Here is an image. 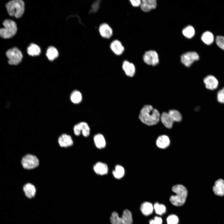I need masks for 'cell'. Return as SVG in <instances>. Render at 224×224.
Returning a JSON list of instances; mask_svg holds the SVG:
<instances>
[{
  "label": "cell",
  "mask_w": 224,
  "mask_h": 224,
  "mask_svg": "<svg viewBox=\"0 0 224 224\" xmlns=\"http://www.w3.org/2000/svg\"><path fill=\"white\" fill-rule=\"evenodd\" d=\"M153 208L157 214L162 215L166 212V208L163 204H160L158 203H155Z\"/></svg>",
  "instance_id": "4dcf8cb0"
},
{
  "label": "cell",
  "mask_w": 224,
  "mask_h": 224,
  "mask_svg": "<svg viewBox=\"0 0 224 224\" xmlns=\"http://www.w3.org/2000/svg\"><path fill=\"white\" fill-rule=\"evenodd\" d=\"M130 2L132 5L134 7H137L140 6L141 1L140 0H131Z\"/></svg>",
  "instance_id": "8d00e7d4"
},
{
  "label": "cell",
  "mask_w": 224,
  "mask_h": 224,
  "mask_svg": "<svg viewBox=\"0 0 224 224\" xmlns=\"http://www.w3.org/2000/svg\"><path fill=\"white\" fill-rule=\"evenodd\" d=\"M166 220L167 224H178L179 222L178 217L174 214L168 216Z\"/></svg>",
  "instance_id": "d6a6232c"
},
{
  "label": "cell",
  "mask_w": 224,
  "mask_h": 224,
  "mask_svg": "<svg viewBox=\"0 0 224 224\" xmlns=\"http://www.w3.org/2000/svg\"><path fill=\"white\" fill-rule=\"evenodd\" d=\"M46 55L49 60L53 61L58 57V52L54 47L50 46L47 49Z\"/></svg>",
  "instance_id": "484cf974"
},
{
  "label": "cell",
  "mask_w": 224,
  "mask_h": 224,
  "mask_svg": "<svg viewBox=\"0 0 224 224\" xmlns=\"http://www.w3.org/2000/svg\"><path fill=\"white\" fill-rule=\"evenodd\" d=\"M99 30L101 36L105 38L109 39L113 35L112 29L106 23H102L100 25Z\"/></svg>",
  "instance_id": "7c38bea8"
},
{
  "label": "cell",
  "mask_w": 224,
  "mask_h": 224,
  "mask_svg": "<svg viewBox=\"0 0 224 224\" xmlns=\"http://www.w3.org/2000/svg\"><path fill=\"white\" fill-rule=\"evenodd\" d=\"M110 48L112 51L118 55L122 54L124 49L121 42L118 40H115L111 43Z\"/></svg>",
  "instance_id": "2e32d148"
},
{
  "label": "cell",
  "mask_w": 224,
  "mask_h": 224,
  "mask_svg": "<svg viewBox=\"0 0 224 224\" xmlns=\"http://www.w3.org/2000/svg\"><path fill=\"white\" fill-rule=\"evenodd\" d=\"M58 142L61 147H70L73 143L71 137L65 133L62 134L59 137Z\"/></svg>",
  "instance_id": "4fadbf2b"
},
{
  "label": "cell",
  "mask_w": 224,
  "mask_h": 224,
  "mask_svg": "<svg viewBox=\"0 0 224 224\" xmlns=\"http://www.w3.org/2000/svg\"><path fill=\"white\" fill-rule=\"evenodd\" d=\"M21 164L24 169L27 170L32 169L38 166L39 164V161L35 156L28 154L22 157Z\"/></svg>",
  "instance_id": "8992f818"
},
{
  "label": "cell",
  "mask_w": 224,
  "mask_h": 224,
  "mask_svg": "<svg viewBox=\"0 0 224 224\" xmlns=\"http://www.w3.org/2000/svg\"><path fill=\"white\" fill-rule=\"evenodd\" d=\"M6 7L9 15L17 18L21 17L24 12V3L21 0L11 1L6 4Z\"/></svg>",
  "instance_id": "3957f363"
},
{
  "label": "cell",
  "mask_w": 224,
  "mask_h": 224,
  "mask_svg": "<svg viewBox=\"0 0 224 224\" xmlns=\"http://www.w3.org/2000/svg\"><path fill=\"white\" fill-rule=\"evenodd\" d=\"M4 28L0 29V36L4 39L13 37L16 34L17 27L16 23L11 20H6L3 23Z\"/></svg>",
  "instance_id": "277c9868"
},
{
  "label": "cell",
  "mask_w": 224,
  "mask_h": 224,
  "mask_svg": "<svg viewBox=\"0 0 224 224\" xmlns=\"http://www.w3.org/2000/svg\"><path fill=\"white\" fill-rule=\"evenodd\" d=\"M182 33L185 37L191 38L194 36L195 32L194 29L192 26H188L183 29Z\"/></svg>",
  "instance_id": "f546056e"
},
{
  "label": "cell",
  "mask_w": 224,
  "mask_h": 224,
  "mask_svg": "<svg viewBox=\"0 0 224 224\" xmlns=\"http://www.w3.org/2000/svg\"><path fill=\"white\" fill-rule=\"evenodd\" d=\"M203 82L205 87L207 89L211 91L216 89L219 84L218 79L212 75H209L206 76L203 79Z\"/></svg>",
  "instance_id": "8fae6325"
},
{
  "label": "cell",
  "mask_w": 224,
  "mask_h": 224,
  "mask_svg": "<svg viewBox=\"0 0 224 224\" xmlns=\"http://www.w3.org/2000/svg\"><path fill=\"white\" fill-rule=\"evenodd\" d=\"M153 207L150 203L145 202L141 204L140 210L142 213L145 216L151 214L153 210Z\"/></svg>",
  "instance_id": "603a6c76"
},
{
  "label": "cell",
  "mask_w": 224,
  "mask_h": 224,
  "mask_svg": "<svg viewBox=\"0 0 224 224\" xmlns=\"http://www.w3.org/2000/svg\"><path fill=\"white\" fill-rule=\"evenodd\" d=\"M82 95L81 92L77 90L74 91L71 93L70 99L71 101L75 104L80 103L82 100Z\"/></svg>",
  "instance_id": "4316f807"
},
{
  "label": "cell",
  "mask_w": 224,
  "mask_h": 224,
  "mask_svg": "<svg viewBox=\"0 0 224 224\" xmlns=\"http://www.w3.org/2000/svg\"><path fill=\"white\" fill-rule=\"evenodd\" d=\"M161 115L159 111L151 105H144L140 110L139 118L143 124L152 126L157 124L160 120Z\"/></svg>",
  "instance_id": "6da1fadb"
},
{
  "label": "cell",
  "mask_w": 224,
  "mask_h": 224,
  "mask_svg": "<svg viewBox=\"0 0 224 224\" xmlns=\"http://www.w3.org/2000/svg\"><path fill=\"white\" fill-rule=\"evenodd\" d=\"M93 170L96 174L100 175H106L108 171L107 165L100 162H97L94 165Z\"/></svg>",
  "instance_id": "ac0fdd59"
},
{
  "label": "cell",
  "mask_w": 224,
  "mask_h": 224,
  "mask_svg": "<svg viewBox=\"0 0 224 224\" xmlns=\"http://www.w3.org/2000/svg\"><path fill=\"white\" fill-rule=\"evenodd\" d=\"M170 142L169 138L167 136L162 135L159 136L157 138L156 144L158 147L164 149L169 146Z\"/></svg>",
  "instance_id": "44dd1931"
},
{
  "label": "cell",
  "mask_w": 224,
  "mask_h": 224,
  "mask_svg": "<svg viewBox=\"0 0 224 224\" xmlns=\"http://www.w3.org/2000/svg\"><path fill=\"white\" fill-rule=\"evenodd\" d=\"M168 113L174 122H179L182 119L181 114L177 110H170L169 111Z\"/></svg>",
  "instance_id": "f1b7e54d"
},
{
  "label": "cell",
  "mask_w": 224,
  "mask_h": 224,
  "mask_svg": "<svg viewBox=\"0 0 224 224\" xmlns=\"http://www.w3.org/2000/svg\"><path fill=\"white\" fill-rule=\"evenodd\" d=\"M172 190L176 195L170 197L171 203L176 206L183 205L186 201L188 194V191L186 187L182 184H176L172 187Z\"/></svg>",
  "instance_id": "7a4b0ae2"
},
{
  "label": "cell",
  "mask_w": 224,
  "mask_h": 224,
  "mask_svg": "<svg viewBox=\"0 0 224 224\" xmlns=\"http://www.w3.org/2000/svg\"><path fill=\"white\" fill-rule=\"evenodd\" d=\"M156 0H142L140 7L145 12H148L156 8Z\"/></svg>",
  "instance_id": "e0dca14e"
},
{
  "label": "cell",
  "mask_w": 224,
  "mask_h": 224,
  "mask_svg": "<svg viewBox=\"0 0 224 224\" xmlns=\"http://www.w3.org/2000/svg\"><path fill=\"white\" fill-rule=\"evenodd\" d=\"M27 52L30 55L36 56L40 54L41 49L38 45L34 44H31L28 47Z\"/></svg>",
  "instance_id": "d4e9b609"
},
{
  "label": "cell",
  "mask_w": 224,
  "mask_h": 224,
  "mask_svg": "<svg viewBox=\"0 0 224 224\" xmlns=\"http://www.w3.org/2000/svg\"><path fill=\"white\" fill-rule=\"evenodd\" d=\"M212 190L214 193L216 195L219 196L224 195V180L219 179L216 180L212 187Z\"/></svg>",
  "instance_id": "9a60e30c"
},
{
  "label": "cell",
  "mask_w": 224,
  "mask_h": 224,
  "mask_svg": "<svg viewBox=\"0 0 224 224\" xmlns=\"http://www.w3.org/2000/svg\"><path fill=\"white\" fill-rule=\"evenodd\" d=\"M6 54L9 59L8 63L11 65H17L21 62L23 57L21 52L16 47L8 50Z\"/></svg>",
  "instance_id": "52a82bcc"
},
{
  "label": "cell",
  "mask_w": 224,
  "mask_h": 224,
  "mask_svg": "<svg viewBox=\"0 0 224 224\" xmlns=\"http://www.w3.org/2000/svg\"><path fill=\"white\" fill-rule=\"evenodd\" d=\"M94 140L96 147L101 149L104 148L106 146V141L103 135L100 133L95 135Z\"/></svg>",
  "instance_id": "7402d4cb"
},
{
  "label": "cell",
  "mask_w": 224,
  "mask_h": 224,
  "mask_svg": "<svg viewBox=\"0 0 224 224\" xmlns=\"http://www.w3.org/2000/svg\"><path fill=\"white\" fill-rule=\"evenodd\" d=\"M143 60L146 64L153 66L157 65L159 62L158 54L154 50L146 52L143 56Z\"/></svg>",
  "instance_id": "9c48e42d"
},
{
  "label": "cell",
  "mask_w": 224,
  "mask_h": 224,
  "mask_svg": "<svg viewBox=\"0 0 224 224\" xmlns=\"http://www.w3.org/2000/svg\"><path fill=\"white\" fill-rule=\"evenodd\" d=\"M112 173L115 178L119 179L124 176L125 170L124 167L122 166L117 165L115 167V170L113 171Z\"/></svg>",
  "instance_id": "83f0119b"
},
{
  "label": "cell",
  "mask_w": 224,
  "mask_h": 224,
  "mask_svg": "<svg viewBox=\"0 0 224 224\" xmlns=\"http://www.w3.org/2000/svg\"><path fill=\"white\" fill-rule=\"evenodd\" d=\"M23 189L26 196L28 198H31L35 196L36 189L33 184L27 183L24 185Z\"/></svg>",
  "instance_id": "d6986e66"
},
{
  "label": "cell",
  "mask_w": 224,
  "mask_h": 224,
  "mask_svg": "<svg viewBox=\"0 0 224 224\" xmlns=\"http://www.w3.org/2000/svg\"><path fill=\"white\" fill-rule=\"evenodd\" d=\"M199 59L198 54L195 52H189L183 54L181 57L182 63L186 67H189L195 61Z\"/></svg>",
  "instance_id": "ba28073f"
},
{
  "label": "cell",
  "mask_w": 224,
  "mask_h": 224,
  "mask_svg": "<svg viewBox=\"0 0 224 224\" xmlns=\"http://www.w3.org/2000/svg\"><path fill=\"white\" fill-rule=\"evenodd\" d=\"M160 120L166 128H172L174 122L168 112H163L161 115Z\"/></svg>",
  "instance_id": "ffe728a7"
},
{
  "label": "cell",
  "mask_w": 224,
  "mask_h": 224,
  "mask_svg": "<svg viewBox=\"0 0 224 224\" xmlns=\"http://www.w3.org/2000/svg\"><path fill=\"white\" fill-rule=\"evenodd\" d=\"M216 42L220 48L224 50V36H217L216 38Z\"/></svg>",
  "instance_id": "836d02e7"
},
{
  "label": "cell",
  "mask_w": 224,
  "mask_h": 224,
  "mask_svg": "<svg viewBox=\"0 0 224 224\" xmlns=\"http://www.w3.org/2000/svg\"><path fill=\"white\" fill-rule=\"evenodd\" d=\"M162 220L161 217L156 216L154 219H152L150 221V224H162Z\"/></svg>",
  "instance_id": "e575fe53"
},
{
  "label": "cell",
  "mask_w": 224,
  "mask_h": 224,
  "mask_svg": "<svg viewBox=\"0 0 224 224\" xmlns=\"http://www.w3.org/2000/svg\"><path fill=\"white\" fill-rule=\"evenodd\" d=\"M217 100L219 103L224 104V87L219 90L217 92Z\"/></svg>",
  "instance_id": "1f68e13d"
},
{
  "label": "cell",
  "mask_w": 224,
  "mask_h": 224,
  "mask_svg": "<svg viewBox=\"0 0 224 224\" xmlns=\"http://www.w3.org/2000/svg\"><path fill=\"white\" fill-rule=\"evenodd\" d=\"M110 221L112 224H132V213L126 209L124 211L122 217H119L117 213L114 212L111 214Z\"/></svg>",
  "instance_id": "5b68a950"
},
{
  "label": "cell",
  "mask_w": 224,
  "mask_h": 224,
  "mask_svg": "<svg viewBox=\"0 0 224 224\" xmlns=\"http://www.w3.org/2000/svg\"><path fill=\"white\" fill-rule=\"evenodd\" d=\"M122 67L127 76L132 77L134 76L136 69L134 65L132 63L125 60L122 63Z\"/></svg>",
  "instance_id": "5bb4252c"
},
{
  "label": "cell",
  "mask_w": 224,
  "mask_h": 224,
  "mask_svg": "<svg viewBox=\"0 0 224 224\" xmlns=\"http://www.w3.org/2000/svg\"><path fill=\"white\" fill-rule=\"evenodd\" d=\"M73 131L75 134L77 136H79L82 132L84 137H87L90 134V128L86 122H82L74 126Z\"/></svg>",
  "instance_id": "30bf717a"
},
{
  "label": "cell",
  "mask_w": 224,
  "mask_h": 224,
  "mask_svg": "<svg viewBox=\"0 0 224 224\" xmlns=\"http://www.w3.org/2000/svg\"><path fill=\"white\" fill-rule=\"evenodd\" d=\"M201 40L205 44L209 45L213 42L214 36L212 32L209 31H206L202 34Z\"/></svg>",
  "instance_id": "cb8c5ba5"
},
{
  "label": "cell",
  "mask_w": 224,
  "mask_h": 224,
  "mask_svg": "<svg viewBox=\"0 0 224 224\" xmlns=\"http://www.w3.org/2000/svg\"><path fill=\"white\" fill-rule=\"evenodd\" d=\"M99 1H97L94 3L92 5V9L91 10V12H94L97 11V10L99 7Z\"/></svg>",
  "instance_id": "d590c367"
}]
</instances>
